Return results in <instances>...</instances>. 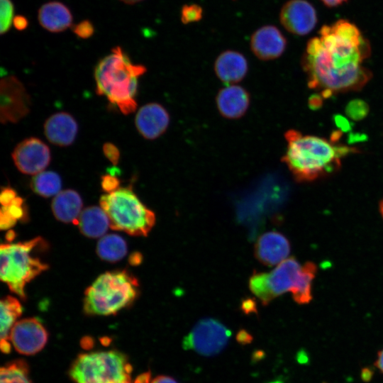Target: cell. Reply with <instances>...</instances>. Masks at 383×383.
<instances>
[{"instance_id": "obj_32", "label": "cell", "mask_w": 383, "mask_h": 383, "mask_svg": "<svg viewBox=\"0 0 383 383\" xmlns=\"http://www.w3.org/2000/svg\"><path fill=\"white\" fill-rule=\"evenodd\" d=\"M72 30L77 37L82 39L91 38L95 32L94 24L89 19H84L77 24L72 25Z\"/></svg>"}, {"instance_id": "obj_36", "label": "cell", "mask_w": 383, "mask_h": 383, "mask_svg": "<svg viewBox=\"0 0 383 383\" xmlns=\"http://www.w3.org/2000/svg\"><path fill=\"white\" fill-rule=\"evenodd\" d=\"M236 341L243 345H248L253 340V336L245 329H240L235 335Z\"/></svg>"}, {"instance_id": "obj_20", "label": "cell", "mask_w": 383, "mask_h": 383, "mask_svg": "<svg viewBox=\"0 0 383 383\" xmlns=\"http://www.w3.org/2000/svg\"><path fill=\"white\" fill-rule=\"evenodd\" d=\"M215 72L224 83L231 84L242 80L248 72V62L240 52L226 50L215 62Z\"/></svg>"}, {"instance_id": "obj_45", "label": "cell", "mask_w": 383, "mask_h": 383, "mask_svg": "<svg viewBox=\"0 0 383 383\" xmlns=\"http://www.w3.org/2000/svg\"><path fill=\"white\" fill-rule=\"evenodd\" d=\"M374 365L383 374V348L377 353Z\"/></svg>"}, {"instance_id": "obj_40", "label": "cell", "mask_w": 383, "mask_h": 383, "mask_svg": "<svg viewBox=\"0 0 383 383\" xmlns=\"http://www.w3.org/2000/svg\"><path fill=\"white\" fill-rule=\"evenodd\" d=\"M374 374V369L370 367H365L361 369L360 377L365 382H369L372 380Z\"/></svg>"}, {"instance_id": "obj_46", "label": "cell", "mask_w": 383, "mask_h": 383, "mask_svg": "<svg viewBox=\"0 0 383 383\" xmlns=\"http://www.w3.org/2000/svg\"><path fill=\"white\" fill-rule=\"evenodd\" d=\"M130 258L132 265H137L141 262V255L138 253L133 254Z\"/></svg>"}, {"instance_id": "obj_6", "label": "cell", "mask_w": 383, "mask_h": 383, "mask_svg": "<svg viewBox=\"0 0 383 383\" xmlns=\"http://www.w3.org/2000/svg\"><path fill=\"white\" fill-rule=\"evenodd\" d=\"M43 242L38 237L23 243L1 245L0 278L21 299L26 298V285L48 268L46 263L32 255L33 250Z\"/></svg>"}, {"instance_id": "obj_44", "label": "cell", "mask_w": 383, "mask_h": 383, "mask_svg": "<svg viewBox=\"0 0 383 383\" xmlns=\"http://www.w3.org/2000/svg\"><path fill=\"white\" fill-rule=\"evenodd\" d=\"M321 2L327 7L333 8L342 5L348 0H321Z\"/></svg>"}, {"instance_id": "obj_13", "label": "cell", "mask_w": 383, "mask_h": 383, "mask_svg": "<svg viewBox=\"0 0 383 383\" xmlns=\"http://www.w3.org/2000/svg\"><path fill=\"white\" fill-rule=\"evenodd\" d=\"M1 99L2 123L16 122L29 111V96L16 77H10L1 80Z\"/></svg>"}, {"instance_id": "obj_16", "label": "cell", "mask_w": 383, "mask_h": 383, "mask_svg": "<svg viewBox=\"0 0 383 383\" xmlns=\"http://www.w3.org/2000/svg\"><path fill=\"white\" fill-rule=\"evenodd\" d=\"M169 123L167 111L157 103H150L140 108L135 118L138 131L149 140L155 139L164 133Z\"/></svg>"}, {"instance_id": "obj_24", "label": "cell", "mask_w": 383, "mask_h": 383, "mask_svg": "<svg viewBox=\"0 0 383 383\" xmlns=\"http://www.w3.org/2000/svg\"><path fill=\"white\" fill-rule=\"evenodd\" d=\"M317 272V266L312 262L301 265L298 279L290 292L294 301L298 304L309 303L312 298V284Z\"/></svg>"}, {"instance_id": "obj_31", "label": "cell", "mask_w": 383, "mask_h": 383, "mask_svg": "<svg viewBox=\"0 0 383 383\" xmlns=\"http://www.w3.org/2000/svg\"><path fill=\"white\" fill-rule=\"evenodd\" d=\"M203 8L196 4H184L180 11V20L183 24H189L201 21L203 18Z\"/></svg>"}, {"instance_id": "obj_2", "label": "cell", "mask_w": 383, "mask_h": 383, "mask_svg": "<svg viewBox=\"0 0 383 383\" xmlns=\"http://www.w3.org/2000/svg\"><path fill=\"white\" fill-rule=\"evenodd\" d=\"M284 137L287 145L282 160L299 182H313L335 173L344 157L357 151L293 129L287 131Z\"/></svg>"}, {"instance_id": "obj_25", "label": "cell", "mask_w": 383, "mask_h": 383, "mask_svg": "<svg viewBox=\"0 0 383 383\" xmlns=\"http://www.w3.org/2000/svg\"><path fill=\"white\" fill-rule=\"evenodd\" d=\"M96 252L106 261L114 262L121 260L127 252L125 240L116 234L103 236L97 243Z\"/></svg>"}, {"instance_id": "obj_17", "label": "cell", "mask_w": 383, "mask_h": 383, "mask_svg": "<svg viewBox=\"0 0 383 383\" xmlns=\"http://www.w3.org/2000/svg\"><path fill=\"white\" fill-rule=\"evenodd\" d=\"M78 126L73 116L66 112L50 116L44 123L45 135L53 145L65 147L75 140Z\"/></svg>"}, {"instance_id": "obj_12", "label": "cell", "mask_w": 383, "mask_h": 383, "mask_svg": "<svg viewBox=\"0 0 383 383\" xmlns=\"http://www.w3.org/2000/svg\"><path fill=\"white\" fill-rule=\"evenodd\" d=\"M279 21L289 33L297 35L309 33L317 23L314 6L306 0H289L279 11Z\"/></svg>"}, {"instance_id": "obj_28", "label": "cell", "mask_w": 383, "mask_h": 383, "mask_svg": "<svg viewBox=\"0 0 383 383\" xmlns=\"http://www.w3.org/2000/svg\"><path fill=\"white\" fill-rule=\"evenodd\" d=\"M0 383H32L26 364L21 360L12 362L1 368Z\"/></svg>"}, {"instance_id": "obj_41", "label": "cell", "mask_w": 383, "mask_h": 383, "mask_svg": "<svg viewBox=\"0 0 383 383\" xmlns=\"http://www.w3.org/2000/svg\"><path fill=\"white\" fill-rule=\"evenodd\" d=\"M323 98L322 97L321 95V96L318 94L312 95L309 100V104L311 109H317L319 107H321V105L323 104Z\"/></svg>"}, {"instance_id": "obj_3", "label": "cell", "mask_w": 383, "mask_h": 383, "mask_svg": "<svg viewBox=\"0 0 383 383\" xmlns=\"http://www.w3.org/2000/svg\"><path fill=\"white\" fill-rule=\"evenodd\" d=\"M146 71L141 65H134L120 46L101 59L94 70L96 94L105 96L123 114L133 112L138 78Z\"/></svg>"}, {"instance_id": "obj_34", "label": "cell", "mask_w": 383, "mask_h": 383, "mask_svg": "<svg viewBox=\"0 0 383 383\" xmlns=\"http://www.w3.org/2000/svg\"><path fill=\"white\" fill-rule=\"evenodd\" d=\"M120 181L113 174H105L101 177V187L108 193L119 188Z\"/></svg>"}, {"instance_id": "obj_43", "label": "cell", "mask_w": 383, "mask_h": 383, "mask_svg": "<svg viewBox=\"0 0 383 383\" xmlns=\"http://www.w3.org/2000/svg\"><path fill=\"white\" fill-rule=\"evenodd\" d=\"M150 372H145L137 377L133 383H150ZM124 383H133L131 381L126 382Z\"/></svg>"}, {"instance_id": "obj_8", "label": "cell", "mask_w": 383, "mask_h": 383, "mask_svg": "<svg viewBox=\"0 0 383 383\" xmlns=\"http://www.w3.org/2000/svg\"><path fill=\"white\" fill-rule=\"evenodd\" d=\"M301 265L294 257H288L269 272H255L249 279V288L263 305L294 288Z\"/></svg>"}, {"instance_id": "obj_29", "label": "cell", "mask_w": 383, "mask_h": 383, "mask_svg": "<svg viewBox=\"0 0 383 383\" xmlns=\"http://www.w3.org/2000/svg\"><path fill=\"white\" fill-rule=\"evenodd\" d=\"M0 33H6L13 24L14 5L11 0H0Z\"/></svg>"}, {"instance_id": "obj_38", "label": "cell", "mask_w": 383, "mask_h": 383, "mask_svg": "<svg viewBox=\"0 0 383 383\" xmlns=\"http://www.w3.org/2000/svg\"><path fill=\"white\" fill-rule=\"evenodd\" d=\"M241 310L245 314L257 312V306L255 300L252 299H244L241 304Z\"/></svg>"}, {"instance_id": "obj_33", "label": "cell", "mask_w": 383, "mask_h": 383, "mask_svg": "<svg viewBox=\"0 0 383 383\" xmlns=\"http://www.w3.org/2000/svg\"><path fill=\"white\" fill-rule=\"evenodd\" d=\"M105 157L113 165L118 163L120 160V151L118 148L111 143H105L102 147Z\"/></svg>"}, {"instance_id": "obj_15", "label": "cell", "mask_w": 383, "mask_h": 383, "mask_svg": "<svg viewBox=\"0 0 383 383\" xmlns=\"http://www.w3.org/2000/svg\"><path fill=\"white\" fill-rule=\"evenodd\" d=\"M290 251L289 240L277 231H269L262 234L255 245L256 258L267 266L280 264L288 258Z\"/></svg>"}, {"instance_id": "obj_4", "label": "cell", "mask_w": 383, "mask_h": 383, "mask_svg": "<svg viewBox=\"0 0 383 383\" xmlns=\"http://www.w3.org/2000/svg\"><path fill=\"white\" fill-rule=\"evenodd\" d=\"M138 292L137 279L126 270L106 272L86 289L84 310L89 315L115 314L132 304Z\"/></svg>"}, {"instance_id": "obj_35", "label": "cell", "mask_w": 383, "mask_h": 383, "mask_svg": "<svg viewBox=\"0 0 383 383\" xmlns=\"http://www.w3.org/2000/svg\"><path fill=\"white\" fill-rule=\"evenodd\" d=\"M17 194L15 190L9 187L3 188L1 190L0 201L1 206H5L11 203L16 197Z\"/></svg>"}, {"instance_id": "obj_11", "label": "cell", "mask_w": 383, "mask_h": 383, "mask_svg": "<svg viewBox=\"0 0 383 383\" xmlns=\"http://www.w3.org/2000/svg\"><path fill=\"white\" fill-rule=\"evenodd\" d=\"M48 332L35 318L17 321L13 326L9 339L17 352L33 355L41 350L48 340Z\"/></svg>"}, {"instance_id": "obj_49", "label": "cell", "mask_w": 383, "mask_h": 383, "mask_svg": "<svg viewBox=\"0 0 383 383\" xmlns=\"http://www.w3.org/2000/svg\"><path fill=\"white\" fill-rule=\"evenodd\" d=\"M323 383H325V382H323Z\"/></svg>"}, {"instance_id": "obj_22", "label": "cell", "mask_w": 383, "mask_h": 383, "mask_svg": "<svg viewBox=\"0 0 383 383\" xmlns=\"http://www.w3.org/2000/svg\"><path fill=\"white\" fill-rule=\"evenodd\" d=\"M76 224L83 235L95 238L104 235L110 221L101 208L89 206L82 211Z\"/></svg>"}, {"instance_id": "obj_47", "label": "cell", "mask_w": 383, "mask_h": 383, "mask_svg": "<svg viewBox=\"0 0 383 383\" xmlns=\"http://www.w3.org/2000/svg\"><path fill=\"white\" fill-rule=\"evenodd\" d=\"M120 1H122L123 3L126 4L133 5V4H135L137 3H139L140 1H143L144 0H120Z\"/></svg>"}, {"instance_id": "obj_10", "label": "cell", "mask_w": 383, "mask_h": 383, "mask_svg": "<svg viewBox=\"0 0 383 383\" xmlns=\"http://www.w3.org/2000/svg\"><path fill=\"white\" fill-rule=\"evenodd\" d=\"M11 156L20 172L35 175L43 172L51 159L48 146L35 137L20 142L13 149Z\"/></svg>"}, {"instance_id": "obj_39", "label": "cell", "mask_w": 383, "mask_h": 383, "mask_svg": "<svg viewBox=\"0 0 383 383\" xmlns=\"http://www.w3.org/2000/svg\"><path fill=\"white\" fill-rule=\"evenodd\" d=\"M334 121L336 126L343 131H347L350 128V123L343 116L337 115L334 117Z\"/></svg>"}, {"instance_id": "obj_9", "label": "cell", "mask_w": 383, "mask_h": 383, "mask_svg": "<svg viewBox=\"0 0 383 383\" xmlns=\"http://www.w3.org/2000/svg\"><path fill=\"white\" fill-rule=\"evenodd\" d=\"M231 336V330L221 322L206 318L198 321L183 338L182 348L204 356H213L225 348Z\"/></svg>"}, {"instance_id": "obj_37", "label": "cell", "mask_w": 383, "mask_h": 383, "mask_svg": "<svg viewBox=\"0 0 383 383\" xmlns=\"http://www.w3.org/2000/svg\"><path fill=\"white\" fill-rule=\"evenodd\" d=\"M28 19L23 15L18 14L13 18V26L19 31L26 30L28 28Z\"/></svg>"}, {"instance_id": "obj_21", "label": "cell", "mask_w": 383, "mask_h": 383, "mask_svg": "<svg viewBox=\"0 0 383 383\" xmlns=\"http://www.w3.org/2000/svg\"><path fill=\"white\" fill-rule=\"evenodd\" d=\"M51 206L57 220L76 224L82 212V200L76 191L66 189L55 195Z\"/></svg>"}, {"instance_id": "obj_5", "label": "cell", "mask_w": 383, "mask_h": 383, "mask_svg": "<svg viewBox=\"0 0 383 383\" xmlns=\"http://www.w3.org/2000/svg\"><path fill=\"white\" fill-rule=\"evenodd\" d=\"M100 205L112 229L131 235L146 236L155 225V213L141 202L131 186L102 195Z\"/></svg>"}, {"instance_id": "obj_23", "label": "cell", "mask_w": 383, "mask_h": 383, "mask_svg": "<svg viewBox=\"0 0 383 383\" xmlns=\"http://www.w3.org/2000/svg\"><path fill=\"white\" fill-rule=\"evenodd\" d=\"M22 313V306L19 301L7 296L1 301V350L4 353L11 351L9 336L11 331Z\"/></svg>"}, {"instance_id": "obj_48", "label": "cell", "mask_w": 383, "mask_h": 383, "mask_svg": "<svg viewBox=\"0 0 383 383\" xmlns=\"http://www.w3.org/2000/svg\"><path fill=\"white\" fill-rule=\"evenodd\" d=\"M379 211L383 218V199L379 202Z\"/></svg>"}, {"instance_id": "obj_14", "label": "cell", "mask_w": 383, "mask_h": 383, "mask_svg": "<svg viewBox=\"0 0 383 383\" xmlns=\"http://www.w3.org/2000/svg\"><path fill=\"white\" fill-rule=\"evenodd\" d=\"M287 43V39L278 28L273 25H265L252 34L250 45L257 57L262 60H270L283 54Z\"/></svg>"}, {"instance_id": "obj_18", "label": "cell", "mask_w": 383, "mask_h": 383, "mask_svg": "<svg viewBox=\"0 0 383 383\" xmlns=\"http://www.w3.org/2000/svg\"><path fill=\"white\" fill-rule=\"evenodd\" d=\"M216 104L223 116L238 118L245 113L249 107V94L240 86L228 85L218 93Z\"/></svg>"}, {"instance_id": "obj_7", "label": "cell", "mask_w": 383, "mask_h": 383, "mask_svg": "<svg viewBox=\"0 0 383 383\" xmlns=\"http://www.w3.org/2000/svg\"><path fill=\"white\" fill-rule=\"evenodd\" d=\"M132 367L116 350L82 354L74 362L70 375L77 383H124L131 380Z\"/></svg>"}, {"instance_id": "obj_27", "label": "cell", "mask_w": 383, "mask_h": 383, "mask_svg": "<svg viewBox=\"0 0 383 383\" xmlns=\"http://www.w3.org/2000/svg\"><path fill=\"white\" fill-rule=\"evenodd\" d=\"M23 200L16 196L11 203L2 206L1 209L0 226L2 230L13 227L18 220H23L26 215Z\"/></svg>"}, {"instance_id": "obj_1", "label": "cell", "mask_w": 383, "mask_h": 383, "mask_svg": "<svg viewBox=\"0 0 383 383\" xmlns=\"http://www.w3.org/2000/svg\"><path fill=\"white\" fill-rule=\"evenodd\" d=\"M318 34L307 42L301 57L309 88L319 91L325 99L363 88L372 77L363 66L371 48L358 27L339 19L323 25Z\"/></svg>"}, {"instance_id": "obj_26", "label": "cell", "mask_w": 383, "mask_h": 383, "mask_svg": "<svg viewBox=\"0 0 383 383\" xmlns=\"http://www.w3.org/2000/svg\"><path fill=\"white\" fill-rule=\"evenodd\" d=\"M62 186L59 174L52 171H43L35 174L30 182L34 192L44 197L57 195Z\"/></svg>"}, {"instance_id": "obj_19", "label": "cell", "mask_w": 383, "mask_h": 383, "mask_svg": "<svg viewBox=\"0 0 383 383\" xmlns=\"http://www.w3.org/2000/svg\"><path fill=\"white\" fill-rule=\"evenodd\" d=\"M38 21L46 30L60 33L72 26L73 16L70 9L65 4L51 1L43 4L39 8Z\"/></svg>"}, {"instance_id": "obj_42", "label": "cell", "mask_w": 383, "mask_h": 383, "mask_svg": "<svg viewBox=\"0 0 383 383\" xmlns=\"http://www.w3.org/2000/svg\"><path fill=\"white\" fill-rule=\"evenodd\" d=\"M150 383H178V382L172 377L160 375L153 379Z\"/></svg>"}, {"instance_id": "obj_30", "label": "cell", "mask_w": 383, "mask_h": 383, "mask_svg": "<svg viewBox=\"0 0 383 383\" xmlns=\"http://www.w3.org/2000/svg\"><path fill=\"white\" fill-rule=\"evenodd\" d=\"M369 105L362 99L350 101L345 107L346 115L354 121H360L369 113Z\"/></svg>"}]
</instances>
